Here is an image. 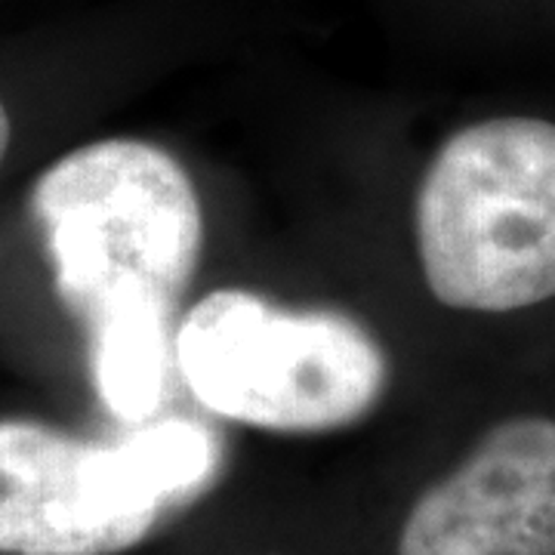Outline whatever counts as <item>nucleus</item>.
<instances>
[{"instance_id":"f257e3e1","label":"nucleus","mask_w":555,"mask_h":555,"mask_svg":"<svg viewBox=\"0 0 555 555\" xmlns=\"http://www.w3.org/2000/svg\"><path fill=\"white\" fill-rule=\"evenodd\" d=\"M31 207L60 297L87 324L130 306L173 312L198 269V192L152 142L102 139L68 152L38 179Z\"/></svg>"},{"instance_id":"f03ea898","label":"nucleus","mask_w":555,"mask_h":555,"mask_svg":"<svg viewBox=\"0 0 555 555\" xmlns=\"http://www.w3.org/2000/svg\"><path fill=\"white\" fill-rule=\"evenodd\" d=\"M416 244L433 297L516 312L555 297V124L494 118L438 149L416 195Z\"/></svg>"},{"instance_id":"7ed1b4c3","label":"nucleus","mask_w":555,"mask_h":555,"mask_svg":"<svg viewBox=\"0 0 555 555\" xmlns=\"http://www.w3.org/2000/svg\"><path fill=\"white\" fill-rule=\"evenodd\" d=\"M217 469V438L195 420H152L115 444L0 420V555H118Z\"/></svg>"},{"instance_id":"20e7f679","label":"nucleus","mask_w":555,"mask_h":555,"mask_svg":"<svg viewBox=\"0 0 555 555\" xmlns=\"http://www.w3.org/2000/svg\"><path fill=\"white\" fill-rule=\"evenodd\" d=\"M177 367L210 414L275 429L331 433L383 396L389 364L358 321L284 309L250 291H214L179 324Z\"/></svg>"},{"instance_id":"39448f33","label":"nucleus","mask_w":555,"mask_h":555,"mask_svg":"<svg viewBox=\"0 0 555 555\" xmlns=\"http://www.w3.org/2000/svg\"><path fill=\"white\" fill-rule=\"evenodd\" d=\"M398 555H555V420H506L416 500Z\"/></svg>"},{"instance_id":"423d86ee","label":"nucleus","mask_w":555,"mask_h":555,"mask_svg":"<svg viewBox=\"0 0 555 555\" xmlns=\"http://www.w3.org/2000/svg\"><path fill=\"white\" fill-rule=\"evenodd\" d=\"M170 315L158 306H130L87 324L96 392L124 423H152L164 401L177 361Z\"/></svg>"},{"instance_id":"0eeeda50","label":"nucleus","mask_w":555,"mask_h":555,"mask_svg":"<svg viewBox=\"0 0 555 555\" xmlns=\"http://www.w3.org/2000/svg\"><path fill=\"white\" fill-rule=\"evenodd\" d=\"M7 145H10V115H7V108L0 102V160L7 155Z\"/></svg>"}]
</instances>
